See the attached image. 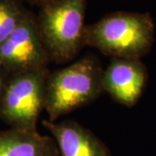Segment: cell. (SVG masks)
I'll return each mask as SVG.
<instances>
[{"label": "cell", "instance_id": "1", "mask_svg": "<svg viewBox=\"0 0 156 156\" xmlns=\"http://www.w3.org/2000/svg\"><path fill=\"white\" fill-rule=\"evenodd\" d=\"M154 41V23L148 13L116 11L86 25L84 44L111 58L140 59Z\"/></svg>", "mask_w": 156, "mask_h": 156}, {"label": "cell", "instance_id": "2", "mask_svg": "<svg viewBox=\"0 0 156 156\" xmlns=\"http://www.w3.org/2000/svg\"><path fill=\"white\" fill-rule=\"evenodd\" d=\"M103 69L99 58L84 56L66 67L49 73L46 80L45 111L49 121L94 102L103 92Z\"/></svg>", "mask_w": 156, "mask_h": 156}, {"label": "cell", "instance_id": "3", "mask_svg": "<svg viewBox=\"0 0 156 156\" xmlns=\"http://www.w3.org/2000/svg\"><path fill=\"white\" fill-rule=\"evenodd\" d=\"M87 0H51L39 7L36 23L50 62L66 63L83 48Z\"/></svg>", "mask_w": 156, "mask_h": 156}, {"label": "cell", "instance_id": "4", "mask_svg": "<svg viewBox=\"0 0 156 156\" xmlns=\"http://www.w3.org/2000/svg\"><path fill=\"white\" fill-rule=\"evenodd\" d=\"M48 67L12 74L9 78L0 108V120L11 128L37 131L45 110Z\"/></svg>", "mask_w": 156, "mask_h": 156}, {"label": "cell", "instance_id": "5", "mask_svg": "<svg viewBox=\"0 0 156 156\" xmlns=\"http://www.w3.org/2000/svg\"><path fill=\"white\" fill-rule=\"evenodd\" d=\"M50 63L37 30L36 15L29 10L20 24L0 45V68L12 75L46 68Z\"/></svg>", "mask_w": 156, "mask_h": 156}, {"label": "cell", "instance_id": "6", "mask_svg": "<svg viewBox=\"0 0 156 156\" xmlns=\"http://www.w3.org/2000/svg\"><path fill=\"white\" fill-rule=\"evenodd\" d=\"M147 70L140 59L111 58L102 73V89L119 104L134 107L145 90Z\"/></svg>", "mask_w": 156, "mask_h": 156}, {"label": "cell", "instance_id": "7", "mask_svg": "<svg viewBox=\"0 0 156 156\" xmlns=\"http://www.w3.org/2000/svg\"><path fill=\"white\" fill-rule=\"evenodd\" d=\"M55 140L60 156H113L108 147L90 129L73 120L43 121Z\"/></svg>", "mask_w": 156, "mask_h": 156}, {"label": "cell", "instance_id": "8", "mask_svg": "<svg viewBox=\"0 0 156 156\" xmlns=\"http://www.w3.org/2000/svg\"><path fill=\"white\" fill-rule=\"evenodd\" d=\"M0 156H59L55 140L37 131H0Z\"/></svg>", "mask_w": 156, "mask_h": 156}, {"label": "cell", "instance_id": "9", "mask_svg": "<svg viewBox=\"0 0 156 156\" xmlns=\"http://www.w3.org/2000/svg\"><path fill=\"white\" fill-rule=\"evenodd\" d=\"M28 11L21 0H0V45L20 24Z\"/></svg>", "mask_w": 156, "mask_h": 156}, {"label": "cell", "instance_id": "10", "mask_svg": "<svg viewBox=\"0 0 156 156\" xmlns=\"http://www.w3.org/2000/svg\"><path fill=\"white\" fill-rule=\"evenodd\" d=\"M10 76H11V74H9L4 69L0 68V108H1L2 100H3L4 94H5Z\"/></svg>", "mask_w": 156, "mask_h": 156}, {"label": "cell", "instance_id": "11", "mask_svg": "<svg viewBox=\"0 0 156 156\" xmlns=\"http://www.w3.org/2000/svg\"><path fill=\"white\" fill-rule=\"evenodd\" d=\"M23 3H27L30 4L31 5H37L39 7H41L42 5H44L45 4H47L48 2H50L51 0H21Z\"/></svg>", "mask_w": 156, "mask_h": 156}]
</instances>
